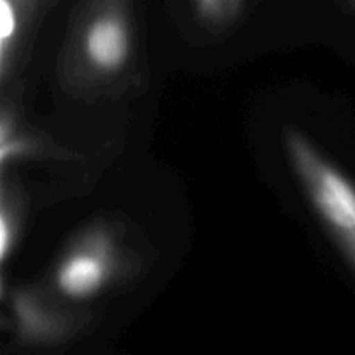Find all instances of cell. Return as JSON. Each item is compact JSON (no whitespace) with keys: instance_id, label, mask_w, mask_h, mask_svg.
I'll use <instances>...</instances> for the list:
<instances>
[{"instance_id":"1","label":"cell","mask_w":355,"mask_h":355,"mask_svg":"<svg viewBox=\"0 0 355 355\" xmlns=\"http://www.w3.org/2000/svg\"><path fill=\"white\" fill-rule=\"evenodd\" d=\"M284 148L312 207L355 272V186L302 132L286 130Z\"/></svg>"},{"instance_id":"2","label":"cell","mask_w":355,"mask_h":355,"mask_svg":"<svg viewBox=\"0 0 355 355\" xmlns=\"http://www.w3.org/2000/svg\"><path fill=\"white\" fill-rule=\"evenodd\" d=\"M130 52V33L125 17L116 10H104L94 17L83 37L87 62L101 73H113L125 64Z\"/></svg>"},{"instance_id":"3","label":"cell","mask_w":355,"mask_h":355,"mask_svg":"<svg viewBox=\"0 0 355 355\" xmlns=\"http://www.w3.org/2000/svg\"><path fill=\"white\" fill-rule=\"evenodd\" d=\"M111 262L106 248L90 243L73 252L58 270V286L66 297L87 298L97 293L110 277Z\"/></svg>"},{"instance_id":"4","label":"cell","mask_w":355,"mask_h":355,"mask_svg":"<svg viewBox=\"0 0 355 355\" xmlns=\"http://www.w3.org/2000/svg\"><path fill=\"white\" fill-rule=\"evenodd\" d=\"M198 12L210 23H218L231 16L238 7L239 0H194Z\"/></svg>"},{"instance_id":"5","label":"cell","mask_w":355,"mask_h":355,"mask_svg":"<svg viewBox=\"0 0 355 355\" xmlns=\"http://www.w3.org/2000/svg\"><path fill=\"white\" fill-rule=\"evenodd\" d=\"M17 14L12 0H2L0 3V40H2V55H6L7 44L16 33Z\"/></svg>"}]
</instances>
